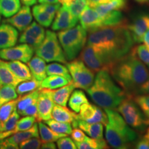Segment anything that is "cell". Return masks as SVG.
I'll return each instance as SVG.
<instances>
[{
  "mask_svg": "<svg viewBox=\"0 0 149 149\" xmlns=\"http://www.w3.org/2000/svg\"><path fill=\"white\" fill-rule=\"evenodd\" d=\"M127 23L102 27L89 33L87 45L96 48L116 63L130 53L134 44Z\"/></svg>",
  "mask_w": 149,
  "mask_h": 149,
  "instance_id": "1",
  "label": "cell"
},
{
  "mask_svg": "<svg viewBox=\"0 0 149 149\" xmlns=\"http://www.w3.org/2000/svg\"><path fill=\"white\" fill-rule=\"evenodd\" d=\"M112 77L129 95H137L141 86L149 77V70L133 51L115 63Z\"/></svg>",
  "mask_w": 149,
  "mask_h": 149,
  "instance_id": "2",
  "label": "cell"
},
{
  "mask_svg": "<svg viewBox=\"0 0 149 149\" xmlns=\"http://www.w3.org/2000/svg\"><path fill=\"white\" fill-rule=\"evenodd\" d=\"M86 91L91 100L103 109H117L128 96L127 93L116 84L109 72L106 70L97 72L94 82Z\"/></svg>",
  "mask_w": 149,
  "mask_h": 149,
  "instance_id": "3",
  "label": "cell"
},
{
  "mask_svg": "<svg viewBox=\"0 0 149 149\" xmlns=\"http://www.w3.org/2000/svg\"><path fill=\"white\" fill-rule=\"evenodd\" d=\"M104 111L109 119L105 134L107 144L113 148H129L137 138V133L128 125L119 112L109 109H104Z\"/></svg>",
  "mask_w": 149,
  "mask_h": 149,
  "instance_id": "4",
  "label": "cell"
},
{
  "mask_svg": "<svg viewBox=\"0 0 149 149\" xmlns=\"http://www.w3.org/2000/svg\"><path fill=\"white\" fill-rule=\"evenodd\" d=\"M59 43L67 61L73 60L79 55L87 42V31L81 25L60 31L57 33Z\"/></svg>",
  "mask_w": 149,
  "mask_h": 149,
  "instance_id": "5",
  "label": "cell"
},
{
  "mask_svg": "<svg viewBox=\"0 0 149 149\" xmlns=\"http://www.w3.org/2000/svg\"><path fill=\"white\" fill-rule=\"evenodd\" d=\"M117 111L132 128L139 131H144L148 127L149 124L148 119L131 95H128L117 107Z\"/></svg>",
  "mask_w": 149,
  "mask_h": 149,
  "instance_id": "6",
  "label": "cell"
},
{
  "mask_svg": "<svg viewBox=\"0 0 149 149\" xmlns=\"http://www.w3.org/2000/svg\"><path fill=\"white\" fill-rule=\"evenodd\" d=\"M35 54L46 62L57 61L66 64L67 59L57 35L52 31H46L45 38L42 44L35 49Z\"/></svg>",
  "mask_w": 149,
  "mask_h": 149,
  "instance_id": "7",
  "label": "cell"
},
{
  "mask_svg": "<svg viewBox=\"0 0 149 149\" xmlns=\"http://www.w3.org/2000/svg\"><path fill=\"white\" fill-rule=\"evenodd\" d=\"M79 59L94 72L106 70L110 72L115 64L101 51L90 45L84 47L79 54Z\"/></svg>",
  "mask_w": 149,
  "mask_h": 149,
  "instance_id": "8",
  "label": "cell"
},
{
  "mask_svg": "<svg viewBox=\"0 0 149 149\" xmlns=\"http://www.w3.org/2000/svg\"><path fill=\"white\" fill-rule=\"evenodd\" d=\"M66 65L75 88L88 90L94 82L95 72L79 59H74Z\"/></svg>",
  "mask_w": 149,
  "mask_h": 149,
  "instance_id": "9",
  "label": "cell"
},
{
  "mask_svg": "<svg viewBox=\"0 0 149 149\" xmlns=\"http://www.w3.org/2000/svg\"><path fill=\"white\" fill-rule=\"evenodd\" d=\"M35 49L27 44L22 43L19 45L0 50V58L3 60H19L28 63L32 59Z\"/></svg>",
  "mask_w": 149,
  "mask_h": 149,
  "instance_id": "10",
  "label": "cell"
},
{
  "mask_svg": "<svg viewBox=\"0 0 149 149\" xmlns=\"http://www.w3.org/2000/svg\"><path fill=\"white\" fill-rule=\"evenodd\" d=\"M46 31L44 27L40 24L33 22L22 31L20 35L19 42L24 44H27L34 48L35 51L38 48L45 38Z\"/></svg>",
  "mask_w": 149,
  "mask_h": 149,
  "instance_id": "11",
  "label": "cell"
},
{
  "mask_svg": "<svg viewBox=\"0 0 149 149\" xmlns=\"http://www.w3.org/2000/svg\"><path fill=\"white\" fill-rule=\"evenodd\" d=\"M53 91V90L51 89L40 88V94L37 101L39 122H44L52 119V111L55 106Z\"/></svg>",
  "mask_w": 149,
  "mask_h": 149,
  "instance_id": "12",
  "label": "cell"
},
{
  "mask_svg": "<svg viewBox=\"0 0 149 149\" xmlns=\"http://www.w3.org/2000/svg\"><path fill=\"white\" fill-rule=\"evenodd\" d=\"M77 22L72 15L68 6L62 5L55 15L51 29L53 31H63L75 26Z\"/></svg>",
  "mask_w": 149,
  "mask_h": 149,
  "instance_id": "13",
  "label": "cell"
},
{
  "mask_svg": "<svg viewBox=\"0 0 149 149\" xmlns=\"http://www.w3.org/2000/svg\"><path fill=\"white\" fill-rule=\"evenodd\" d=\"M80 25L90 33L103 27L102 17L95 9L87 6L79 17Z\"/></svg>",
  "mask_w": 149,
  "mask_h": 149,
  "instance_id": "14",
  "label": "cell"
},
{
  "mask_svg": "<svg viewBox=\"0 0 149 149\" xmlns=\"http://www.w3.org/2000/svg\"><path fill=\"white\" fill-rule=\"evenodd\" d=\"M134 42L141 43L143 41L145 33L149 29V13H142L139 15L128 25Z\"/></svg>",
  "mask_w": 149,
  "mask_h": 149,
  "instance_id": "15",
  "label": "cell"
},
{
  "mask_svg": "<svg viewBox=\"0 0 149 149\" xmlns=\"http://www.w3.org/2000/svg\"><path fill=\"white\" fill-rule=\"evenodd\" d=\"M33 16L29 6L24 5L16 14L10 17L3 20V23H8L20 32L24 31L32 23Z\"/></svg>",
  "mask_w": 149,
  "mask_h": 149,
  "instance_id": "16",
  "label": "cell"
},
{
  "mask_svg": "<svg viewBox=\"0 0 149 149\" xmlns=\"http://www.w3.org/2000/svg\"><path fill=\"white\" fill-rule=\"evenodd\" d=\"M18 31L12 25L3 23L0 25V50L15 46L18 39Z\"/></svg>",
  "mask_w": 149,
  "mask_h": 149,
  "instance_id": "17",
  "label": "cell"
},
{
  "mask_svg": "<svg viewBox=\"0 0 149 149\" xmlns=\"http://www.w3.org/2000/svg\"><path fill=\"white\" fill-rule=\"evenodd\" d=\"M73 128L79 127L90 137L94 139H104L103 124L100 123H89L84 120H74L72 122Z\"/></svg>",
  "mask_w": 149,
  "mask_h": 149,
  "instance_id": "18",
  "label": "cell"
},
{
  "mask_svg": "<svg viewBox=\"0 0 149 149\" xmlns=\"http://www.w3.org/2000/svg\"><path fill=\"white\" fill-rule=\"evenodd\" d=\"M30 70L33 78L42 82L47 77L46 73V61L39 56L33 57L32 59L28 62Z\"/></svg>",
  "mask_w": 149,
  "mask_h": 149,
  "instance_id": "19",
  "label": "cell"
},
{
  "mask_svg": "<svg viewBox=\"0 0 149 149\" xmlns=\"http://www.w3.org/2000/svg\"><path fill=\"white\" fill-rule=\"evenodd\" d=\"M77 118V113L66 107L55 104L52 111V119L61 122L71 123Z\"/></svg>",
  "mask_w": 149,
  "mask_h": 149,
  "instance_id": "20",
  "label": "cell"
},
{
  "mask_svg": "<svg viewBox=\"0 0 149 149\" xmlns=\"http://www.w3.org/2000/svg\"><path fill=\"white\" fill-rule=\"evenodd\" d=\"M22 81L8 68L6 61L0 58V81L1 85H10L16 88Z\"/></svg>",
  "mask_w": 149,
  "mask_h": 149,
  "instance_id": "21",
  "label": "cell"
},
{
  "mask_svg": "<svg viewBox=\"0 0 149 149\" xmlns=\"http://www.w3.org/2000/svg\"><path fill=\"white\" fill-rule=\"evenodd\" d=\"M37 120L35 117L33 116H24L22 118L19 119L15 127L13 129L8 131H3L0 132V139H3L7 137H10L13 134L18 133L20 131H24V130L29 129L33 126Z\"/></svg>",
  "mask_w": 149,
  "mask_h": 149,
  "instance_id": "22",
  "label": "cell"
},
{
  "mask_svg": "<svg viewBox=\"0 0 149 149\" xmlns=\"http://www.w3.org/2000/svg\"><path fill=\"white\" fill-rule=\"evenodd\" d=\"M74 88H75V86L73 82L70 81L68 84L60 87L59 89H57V90L54 89L53 91V98L55 103L66 107L70 95L74 90Z\"/></svg>",
  "mask_w": 149,
  "mask_h": 149,
  "instance_id": "23",
  "label": "cell"
},
{
  "mask_svg": "<svg viewBox=\"0 0 149 149\" xmlns=\"http://www.w3.org/2000/svg\"><path fill=\"white\" fill-rule=\"evenodd\" d=\"M6 64L17 77L23 81L33 78L29 66L24 64L22 61L19 60L9 61H6Z\"/></svg>",
  "mask_w": 149,
  "mask_h": 149,
  "instance_id": "24",
  "label": "cell"
},
{
  "mask_svg": "<svg viewBox=\"0 0 149 149\" xmlns=\"http://www.w3.org/2000/svg\"><path fill=\"white\" fill-rule=\"evenodd\" d=\"M39 136H40V132H39L38 123L35 122L32 127L30 128L29 129L15 133L10 137H7V139L11 142L19 145L22 141L33 137H39Z\"/></svg>",
  "mask_w": 149,
  "mask_h": 149,
  "instance_id": "25",
  "label": "cell"
},
{
  "mask_svg": "<svg viewBox=\"0 0 149 149\" xmlns=\"http://www.w3.org/2000/svg\"><path fill=\"white\" fill-rule=\"evenodd\" d=\"M21 7V0H0V13L6 18L13 16Z\"/></svg>",
  "mask_w": 149,
  "mask_h": 149,
  "instance_id": "26",
  "label": "cell"
},
{
  "mask_svg": "<svg viewBox=\"0 0 149 149\" xmlns=\"http://www.w3.org/2000/svg\"><path fill=\"white\" fill-rule=\"evenodd\" d=\"M102 17L103 27L117 26L126 24V20L121 10H112L100 16Z\"/></svg>",
  "mask_w": 149,
  "mask_h": 149,
  "instance_id": "27",
  "label": "cell"
},
{
  "mask_svg": "<svg viewBox=\"0 0 149 149\" xmlns=\"http://www.w3.org/2000/svg\"><path fill=\"white\" fill-rule=\"evenodd\" d=\"M38 126L40 135L42 142H46V141H53V142H55L61 137L68 136V135H66V134L59 133L54 131L49 126H46L45 123H43L41 121L38 122Z\"/></svg>",
  "mask_w": 149,
  "mask_h": 149,
  "instance_id": "28",
  "label": "cell"
},
{
  "mask_svg": "<svg viewBox=\"0 0 149 149\" xmlns=\"http://www.w3.org/2000/svg\"><path fill=\"white\" fill-rule=\"evenodd\" d=\"M127 7L126 0H111L108 3L97 6L95 9L100 16L112 10H122Z\"/></svg>",
  "mask_w": 149,
  "mask_h": 149,
  "instance_id": "29",
  "label": "cell"
},
{
  "mask_svg": "<svg viewBox=\"0 0 149 149\" xmlns=\"http://www.w3.org/2000/svg\"><path fill=\"white\" fill-rule=\"evenodd\" d=\"M88 100L84 92L81 90H75L72 91L68 100V106L70 109L75 113H79L81 106L84 104L88 103Z\"/></svg>",
  "mask_w": 149,
  "mask_h": 149,
  "instance_id": "30",
  "label": "cell"
},
{
  "mask_svg": "<svg viewBox=\"0 0 149 149\" xmlns=\"http://www.w3.org/2000/svg\"><path fill=\"white\" fill-rule=\"evenodd\" d=\"M70 81L66 77L59 75H48L41 82L40 88L54 90L68 84Z\"/></svg>",
  "mask_w": 149,
  "mask_h": 149,
  "instance_id": "31",
  "label": "cell"
},
{
  "mask_svg": "<svg viewBox=\"0 0 149 149\" xmlns=\"http://www.w3.org/2000/svg\"><path fill=\"white\" fill-rule=\"evenodd\" d=\"M77 148L79 149H104L109 148L107 140L104 139H94L86 136L84 139L80 142H75Z\"/></svg>",
  "mask_w": 149,
  "mask_h": 149,
  "instance_id": "32",
  "label": "cell"
},
{
  "mask_svg": "<svg viewBox=\"0 0 149 149\" xmlns=\"http://www.w3.org/2000/svg\"><path fill=\"white\" fill-rule=\"evenodd\" d=\"M40 88L33 91V92L26 93L24 95H22L19 96V101L17 102V111L19 113V115L29 106L37 101L39 94H40Z\"/></svg>",
  "mask_w": 149,
  "mask_h": 149,
  "instance_id": "33",
  "label": "cell"
},
{
  "mask_svg": "<svg viewBox=\"0 0 149 149\" xmlns=\"http://www.w3.org/2000/svg\"><path fill=\"white\" fill-rule=\"evenodd\" d=\"M47 75H59L66 77L68 81H72V77L67 66L59 63H51L46 65Z\"/></svg>",
  "mask_w": 149,
  "mask_h": 149,
  "instance_id": "34",
  "label": "cell"
},
{
  "mask_svg": "<svg viewBox=\"0 0 149 149\" xmlns=\"http://www.w3.org/2000/svg\"><path fill=\"white\" fill-rule=\"evenodd\" d=\"M40 86L41 81L33 77L32 79L24 80L19 84L16 87V91L19 95H22L40 88Z\"/></svg>",
  "mask_w": 149,
  "mask_h": 149,
  "instance_id": "35",
  "label": "cell"
},
{
  "mask_svg": "<svg viewBox=\"0 0 149 149\" xmlns=\"http://www.w3.org/2000/svg\"><path fill=\"white\" fill-rule=\"evenodd\" d=\"M33 15L35 20L43 27H49L55 18L54 16L39 8L37 5L33 8Z\"/></svg>",
  "mask_w": 149,
  "mask_h": 149,
  "instance_id": "36",
  "label": "cell"
},
{
  "mask_svg": "<svg viewBox=\"0 0 149 149\" xmlns=\"http://www.w3.org/2000/svg\"><path fill=\"white\" fill-rule=\"evenodd\" d=\"M18 94L15 87L10 85H1L0 87V107L7 102L15 100Z\"/></svg>",
  "mask_w": 149,
  "mask_h": 149,
  "instance_id": "37",
  "label": "cell"
},
{
  "mask_svg": "<svg viewBox=\"0 0 149 149\" xmlns=\"http://www.w3.org/2000/svg\"><path fill=\"white\" fill-rule=\"evenodd\" d=\"M19 98V97H18L15 100L3 104L0 107V126L8 120L10 115H12V113H13V111L17 109Z\"/></svg>",
  "mask_w": 149,
  "mask_h": 149,
  "instance_id": "38",
  "label": "cell"
},
{
  "mask_svg": "<svg viewBox=\"0 0 149 149\" xmlns=\"http://www.w3.org/2000/svg\"><path fill=\"white\" fill-rule=\"evenodd\" d=\"M44 123L57 133L70 135L72 132V126L70 125V123L61 122L52 119L44 121Z\"/></svg>",
  "mask_w": 149,
  "mask_h": 149,
  "instance_id": "39",
  "label": "cell"
},
{
  "mask_svg": "<svg viewBox=\"0 0 149 149\" xmlns=\"http://www.w3.org/2000/svg\"><path fill=\"white\" fill-rule=\"evenodd\" d=\"M131 96L149 122V94H137Z\"/></svg>",
  "mask_w": 149,
  "mask_h": 149,
  "instance_id": "40",
  "label": "cell"
},
{
  "mask_svg": "<svg viewBox=\"0 0 149 149\" xmlns=\"http://www.w3.org/2000/svg\"><path fill=\"white\" fill-rule=\"evenodd\" d=\"M97 106L94 104L88 103L84 104L81 106L79 114H77V118L76 120H80L84 121H88L94 116L95 113L96 111Z\"/></svg>",
  "mask_w": 149,
  "mask_h": 149,
  "instance_id": "41",
  "label": "cell"
},
{
  "mask_svg": "<svg viewBox=\"0 0 149 149\" xmlns=\"http://www.w3.org/2000/svg\"><path fill=\"white\" fill-rule=\"evenodd\" d=\"M87 6V0H74L71 4L68 6V8L73 17L77 21H79L80 15Z\"/></svg>",
  "mask_w": 149,
  "mask_h": 149,
  "instance_id": "42",
  "label": "cell"
},
{
  "mask_svg": "<svg viewBox=\"0 0 149 149\" xmlns=\"http://www.w3.org/2000/svg\"><path fill=\"white\" fill-rule=\"evenodd\" d=\"M132 51L149 69V50L146 46L144 44H140L132 48Z\"/></svg>",
  "mask_w": 149,
  "mask_h": 149,
  "instance_id": "43",
  "label": "cell"
},
{
  "mask_svg": "<svg viewBox=\"0 0 149 149\" xmlns=\"http://www.w3.org/2000/svg\"><path fill=\"white\" fill-rule=\"evenodd\" d=\"M19 120V113H18L16 109L8 120L0 126V132L8 131V130H13L15 127Z\"/></svg>",
  "mask_w": 149,
  "mask_h": 149,
  "instance_id": "44",
  "label": "cell"
},
{
  "mask_svg": "<svg viewBox=\"0 0 149 149\" xmlns=\"http://www.w3.org/2000/svg\"><path fill=\"white\" fill-rule=\"evenodd\" d=\"M86 122L89 123H100V124L106 126L109 122V119H108L107 114L105 111H104L98 106V107H96V111L94 116L88 121H86Z\"/></svg>",
  "mask_w": 149,
  "mask_h": 149,
  "instance_id": "45",
  "label": "cell"
},
{
  "mask_svg": "<svg viewBox=\"0 0 149 149\" xmlns=\"http://www.w3.org/2000/svg\"><path fill=\"white\" fill-rule=\"evenodd\" d=\"M42 144V139H39V137H33L22 141L19 144V148L21 149H38L41 148Z\"/></svg>",
  "mask_w": 149,
  "mask_h": 149,
  "instance_id": "46",
  "label": "cell"
},
{
  "mask_svg": "<svg viewBox=\"0 0 149 149\" xmlns=\"http://www.w3.org/2000/svg\"><path fill=\"white\" fill-rule=\"evenodd\" d=\"M57 148L59 149H76L75 143L71 138L67 136L62 137L57 140Z\"/></svg>",
  "mask_w": 149,
  "mask_h": 149,
  "instance_id": "47",
  "label": "cell"
},
{
  "mask_svg": "<svg viewBox=\"0 0 149 149\" xmlns=\"http://www.w3.org/2000/svg\"><path fill=\"white\" fill-rule=\"evenodd\" d=\"M40 8L41 10H44V12L47 13L51 15L54 17H55V15L57 12L58 11L59 8H60L61 5L60 3H40L39 5H37Z\"/></svg>",
  "mask_w": 149,
  "mask_h": 149,
  "instance_id": "48",
  "label": "cell"
},
{
  "mask_svg": "<svg viewBox=\"0 0 149 149\" xmlns=\"http://www.w3.org/2000/svg\"><path fill=\"white\" fill-rule=\"evenodd\" d=\"M22 116H33L35 117L37 119V122H39L38 120V111H37V102L31 104L26 109L22 111V113L20 114Z\"/></svg>",
  "mask_w": 149,
  "mask_h": 149,
  "instance_id": "49",
  "label": "cell"
},
{
  "mask_svg": "<svg viewBox=\"0 0 149 149\" xmlns=\"http://www.w3.org/2000/svg\"><path fill=\"white\" fill-rule=\"evenodd\" d=\"M70 135H71V139L74 142L82 141L86 137L84 132L79 127L74 128V129L72 130Z\"/></svg>",
  "mask_w": 149,
  "mask_h": 149,
  "instance_id": "50",
  "label": "cell"
},
{
  "mask_svg": "<svg viewBox=\"0 0 149 149\" xmlns=\"http://www.w3.org/2000/svg\"><path fill=\"white\" fill-rule=\"evenodd\" d=\"M19 145L11 142L7 138L0 139V149H18Z\"/></svg>",
  "mask_w": 149,
  "mask_h": 149,
  "instance_id": "51",
  "label": "cell"
},
{
  "mask_svg": "<svg viewBox=\"0 0 149 149\" xmlns=\"http://www.w3.org/2000/svg\"><path fill=\"white\" fill-rule=\"evenodd\" d=\"M135 148L137 149H149V139L144 136L137 141Z\"/></svg>",
  "mask_w": 149,
  "mask_h": 149,
  "instance_id": "52",
  "label": "cell"
},
{
  "mask_svg": "<svg viewBox=\"0 0 149 149\" xmlns=\"http://www.w3.org/2000/svg\"><path fill=\"white\" fill-rule=\"evenodd\" d=\"M111 0H87V3L89 6L92 7V8H95L97 6L108 3Z\"/></svg>",
  "mask_w": 149,
  "mask_h": 149,
  "instance_id": "53",
  "label": "cell"
},
{
  "mask_svg": "<svg viewBox=\"0 0 149 149\" xmlns=\"http://www.w3.org/2000/svg\"><path fill=\"white\" fill-rule=\"evenodd\" d=\"M137 94H149V77L145 82L141 86Z\"/></svg>",
  "mask_w": 149,
  "mask_h": 149,
  "instance_id": "54",
  "label": "cell"
},
{
  "mask_svg": "<svg viewBox=\"0 0 149 149\" xmlns=\"http://www.w3.org/2000/svg\"><path fill=\"white\" fill-rule=\"evenodd\" d=\"M43 149H55L56 145L53 141H46V142H43L41 145V148Z\"/></svg>",
  "mask_w": 149,
  "mask_h": 149,
  "instance_id": "55",
  "label": "cell"
},
{
  "mask_svg": "<svg viewBox=\"0 0 149 149\" xmlns=\"http://www.w3.org/2000/svg\"><path fill=\"white\" fill-rule=\"evenodd\" d=\"M142 42L144 43V45L146 46L147 48L149 50V29L148 31L145 33L144 37H143Z\"/></svg>",
  "mask_w": 149,
  "mask_h": 149,
  "instance_id": "56",
  "label": "cell"
},
{
  "mask_svg": "<svg viewBox=\"0 0 149 149\" xmlns=\"http://www.w3.org/2000/svg\"><path fill=\"white\" fill-rule=\"evenodd\" d=\"M22 3H24V5L26 6H33L35 4L37 3V0H21Z\"/></svg>",
  "mask_w": 149,
  "mask_h": 149,
  "instance_id": "57",
  "label": "cell"
},
{
  "mask_svg": "<svg viewBox=\"0 0 149 149\" xmlns=\"http://www.w3.org/2000/svg\"><path fill=\"white\" fill-rule=\"evenodd\" d=\"M40 3H59V0H38Z\"/></svg>",
  "mask_w": 149,
  "mask_h": 149,
  "instance_id": "58",
  "label": "cell"
},
{
  "mask_svg": "<svg viewBox=\"0 0 149 149\" xmlns=\"http://www.w3.org/2000/svg\"><path fill=\"white\" fill-rule=\"evenodd\" d=\"M74 0H59V2L62 5L70 6Z\"/></svg>",
  "mask_w": 149,
  "mask_h": 149,
  "instance_id": "59",
  "label": "cell"
},
{
  "mask_svg": "<svg viewBox=\"0 0 149 149\" xmlns=\"http://www.w3.org/2000/svg\"><path fill=\"white\" fill-rule=\"evenodd\" d=\"M135 1L140 4H149V0H135Z\"/></svg>",
  "mask_w": 149,
  "mask_h": 149,
  "instance_id": "60",
  "label": "cell"
},
{
  "mask_svg": "<svg viewBox=\"0 0 149 149\" xmlns=\"http://www.w3.org/2000/svg\"><path fill=\"white\" fill-rule=\"evenodd\" d=\"M144 137H147V138L149 139V124H148V127H147V129L146 130V133H145Z\"/></svg>",
  "mask_w": 149,
  "mask_h": 149,
  "instance_id": "61",
  "label": "cell"
},
{
  "mask_svg": "<svg viewBox=\"0 0 149 149\" xmlns=\"http://www.w3.org/2000/svg\"><path fill=\"white\" fill-rule=\"evenodd\" d=\"M0 22H1V13H0Z\"/></svg>",
  "mask_w": 149,
  "mask_h": 149,
  "instance_id": "62",
  "label": "cell"
},
{
  "mask_svg": "<svg viewBox=\"0 0 149 149\" xmlns=\"http://www.w3.org/2000/svg\"><path fill=\"white\" fill-rule=\"evenodd\" d=\"M1 86V81H0V87Z\"/></svg>",
  "mask_w": 149,
  "mask_h": 149,
  "instance_id": "63",
  "label": "cell"
}]
</instances>
